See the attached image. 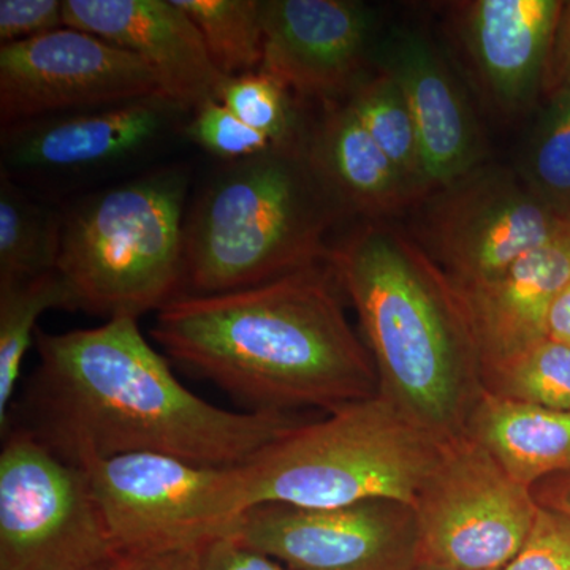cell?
Listing matches in <instances>:
<instances>
[{"label":"cell","mask_w":570,"mask_h":570,"mask_svg":"<svg viewBox=\"0 0 570 570\" xmlns=\"http://www.w3.org/2000/svg\"><path fill=\"white\" fill-rule=\"evenodd\" d=\"M116 560H118V558H116ZM115 561H112V562H115ZM112 562H110V564L100 566V568H96V569H91V570H111Z\"/></svg>","instance_id":"obj_37"},{"label":"cell","mask_w":570,"mask_h":570,"mask_svg":"<svg viewBox=\"0 0 570 570\" xmlns=\"http://www.w3.org/2000/svg\"><path fill=\"white\" fill-rule=\"evenodd\" d=\"M326 264L360 318L379 395L441 442L464 436L485 384L459 287L414 239L382 223L356 228Z\"/></svg>","instance_id":"obj_3"},{"label":"cell","mask_w":570,"mask_h":570,"mask_svg":"<svg viewBox=\"0 0 570 570\" xmlns=\"http://www.w3.org/2000/svg\"><path fill=\"white\" fill-rule=\"evenodd\" d=\"M346 104L422 202L430 197L433 189L417 126L395 80L377 71L355 89Z\"/></svg>","instance_id":"obj_23"},{"label":"cell","mask_w":570,"mask_h":570,"mask_svg":"<svg viewBox=\"0 0 570 570\" xmlns=\"http://www.w3.org/2000/svg\"><path fill=\"white\" fill-rule=\"evenodd\" d=\"M204 36L206 50L225 78L261 69L264 0H174Z\"/></svg>","instance_id":"obj_24"},{"label":"cell","mask_w":570,"mask_h":570,"mask_svg":"<svg viewBox=\"0 0 570 570\" xmlns=\"http://www.w3.org/2000/svg\"><path fill=\"white\" fill-rule=\"evenodd\" d=\"M373 63L406 97L433 193L479 167L482 141L474 112L448 61L425 33L392 29L379 39Z\"/></svg>","instance_id":"obj_16"},{"label":"cell","mask_w":570,"mask_h":570,"mask_svg":"<svg viewBox=\"0 0 570 570\" xmlns=\"http://www.w3.org/2000/svg\"><path fill=\"white\" fill-rule=\"evenodd\" d=\"M219 100L243 122L265 134L277 146L306 140L299 129L292 92L264 70L228 78Z\"/></svg>","instance_id":"obj_27"},{"label":"cell","mask_w":570,"mask_h":570,"mask_svg":"<svg viewBox=\"0 0 570 570\" xmlns=\"http://www.w3.org/2000/svg\"><path fill=\"white\" fill-rule=\"evenodd\" d=\"M62 212L41 204L0 174V281L55 272L61 249Z\"/></svg>","instance_id":"obj_22"},{"label":"cell","mask_w":570,"mask_h":570,"mask_svg":"<svg viewBox=\"0 0 570 570\" xmlns=\"http://www.w3.org/2000/svg\"><path fill=\"white\" fill-rule=\"evenodd\" d=\"M121 554L204 549L230 538L253 508L246 466L216 468L157 453L81 464Z\"/></svg>","instance_id":"obj_7"},{"label":"cell","mask_w":570,"mask_h":570,"mask_svg":"<svg viewBox=\"0 0 570 570\" xmlns=\"http://www.w3.org/2000/svg\"><path fill=\"white\" fill-rule=\"evenodd\" d=\"M487 392L570 414V347L546 340L483 373Z\"/></svg>","instance_id":"obj_26"},{"label":"cell","mask_w":570,"mask_h":570,"mask_svg":"<svg viewBox=\"0 0 570 570\" xmlns=\"http://www.w3.org/2000/svg\"><path fill=\"white\" fill-rule=\"evenodd\" d=\"M502 570H570V517L539 505L523 547Z\"/></svg>","instance_id":"obj_29"},{"label":"cell","mask_w":570,"mask_h":570,"mask_svg":"<svg viewBox=\"0 0 570 570\" xmlns=\"http://www.w3.org/2000/svg\"><path fill=\"white\" fill-rule=\"evenodd\" d=\"M561 89H570V2H564L562 7L543 78L546 96Z\"/></svg>","instance_id":"obj_32"},{"label":"cell","mask_w":570,"mask_h":570,"mask_svg":"<svg viewBox=\"0 0 570 570\" xmlns=\"http://www.w3.org/2000/svg\"><path fill=\"white\" fill-rule=\"evenodd\" d=\"M337 288L333 269L316 265L243 291L181 296L157 313L151 336L249 412L330 414L379 393Z\"/></svg>","instance_id":"obj_2"},{"label":"cell","mask_w":570,"mask_h":570,"mask_svg":"<svg viewBox=\"0 0 570 570\" xmlns=\"http://www.w3.org/2000/svg\"><path fill=\"white\" fill-rule=\"evenodd\" d=\"M531 493L542 508L558 510L570 517V472L542 480L532 487Z\"/></svg>","instance_id":"obj_34"},{"label":"cell","mask_w":570,"mask_h":570,"mask_svg":"<svg viewBox=\"0 0 570 570\" xmlns=\"http://www.w3.org/2000/svg\"><path fill=\"white\" fill-rule=\"evenodd\" d=\"M202 570H287L273 558L243 546L234 538L208 543L202 551Z\"/></svg>","instance_id":"obj_31"},{"label":"cell","mask_w":570,"mask_h":570,"mask_svg":"<svg viewBox=\"0 0 570 570\" xmlns=\"http://www.w3.org/2000/svg\"><path fill=\"white\" fill-rule=\"evenodd\" d=\"M569 228H570V216L568 217Z\"/></svg>","instance_id":"obj_38"},{"label":"cell","mask_w":570,"mask_h":570,"mask_svg":"<svg viewBox=\"0 0 570 570\" xmlns=\"http://www.w3.org/2000/svg\"><path fill=\"white\" fill-rule=\"evenodd\" d=\"M444 444L377 393L294 428L258 453L246 464L250 494L254 505L341 508L382 498L414 505Z\"/></svg>","instance_id":"obj_6"},{"label":"cell","mask_w":570,"mask_h":570,"mask_svg":"<svg viewBox=\"0 0 570 570\" xmlns=\"http://www.w3.org/2000/svg\"><path fill=\"white\" fill-rule=\"evenodd\" d=\"M77 311L58 269L26 279L0 281V430L10 425L11 403L22 362L36 341L37 322L47 311Z\"/></svg>","instance_id":"obj_21"},{"label":"cell","mask_w":570,"mask_h":570,"mask_svg":"<svg viewBox=\"0 0 570 570\" xmlns=\"http://www.w3.org/2000/svg\"><path fill=\"white\" fill-rule=\"evenodd\" d=\"M423 202L422 243L460 291L497 279L570 234L568 219L501 167L479 165Z\"/></svg>","instance_id":"obj_10"},{"label":"cell","mask_w":570,"mask_h":570,"mask_svg":"<svg viewBox=\"0 0 570 570\" xmlns=\"http://www.w3.org/2000/svg\"><path fill=\"white\" fill-rule=\"evenodd\" d=\"M341 213L307 138L225 164L187 209L181 296L243 291L328 262L325 238Z\"/></svg>","instance_id":"obj_4"},{"label":"cell","mask_w":570,"mask_h":570,"mask_svg":"<svg viewBox=\"0 0 570 570\" xmlns=\"http://www.w3.org/2000/svg\"><path fill=\"white\" fill-rule=\"evenodd\" d=\"M204 549L121 554L118 560L112 562L111 570H202V551Z\"/></svg>","instance_id":"obj_33"},{"label":"cell","mask_w":570,"mask_h":570,"mask_svg":"<svg viewBox=\"0 0 570 570\" xmlns=\"http://www.w3.org/2000/svg\"><path fill=\"white\" fill-rule=\"evenodd\" d=\"M189 176L160 168L63 209L56 269L77 311L138 318L183 295Z\"/></svg>","instance_id":"obj_5"},{"label":"cell","mask_w":570,"mask_h":570,"mask_svg":"<svg viewBox=\"0 0 570 570\" xmlns=\"http://www.w3.org/2000/svg\"><path fill=\"white\" fill-rule=\"evenodd\" d=\"M570 283V234L524 255L490 283L459 291L466 303L483 373L549 340V317Z\"/></svg>","instance_id":"obj_18"},{"label":"cell","mask_w":570,"mask_h":570,"mask_svg":"<svg viewBox=\"0 0 570 570\" xmlns=\"http://www.w3.org/2000/svg\"><path fill=\"white\" fill-rule=\"evenodd\" d=\"M524 489L570 472V414L483 393L464 431Z\"/></svg>","instance_id":"obj_20"},{"label":"cell","mask_w":570,"mask_h":570,"mask_svg":"<svg viewBox=\"0 0 570 570\" xmlns=\"http://www.w3.org/2000/svg\"><path fill=\"white\" fill-rule=\"evenodd\" d=\"M376 9L354 0H265L264 61L292 94L346 104L374 66Z\"/></svg>","instance_id":"obj_13"},{"label":"cell","mask_w":570,"mask_h":570,"mask_svg":"<svg viewBox=\"0 0 570 570\" xmlns=\"http://www.w3.org/2000/svg\"><path fill=\"white\" fill-rule=\"evenodd\" d=\"M165 96L66 112L2 129V171L77 175L132 159L186 116Z\"/></svg>","instance_id":"obj_14"},{"label":"cell","mask_w":570,"mask_h":570,"mask_svg":"<svg viewBox=\"0 0 570 570\" xmlns=\"http://www.w3.org/2000/svg\"><path fill=\"white\" fill-rule=\"evenodd\" d=\"M63 21L130 52L187 115L219 100L225 78L204 36L174 0H63Z\"/></svg>","instance_id":"obj_15"},{"label":"cell","mask_w":570,"mask_h":570,"mask_svg":"<svg viewBox=\"0 0 570 570\" xmlns=\"http://www.w3.org/2000/svg\"><path fill=\"white\" fill-rule=\"evenodd\" d=\"M307 151L344 212L381 219L422 204L347 104L326 107Z\"/></svg>","instance_id":"obj_19"},{"label":"cell","mask_w":570,"mask_h":570,"mask_svg":"<svg viewBox=\"0 0 570 570\" xmlns=\"http://www.w3.org/2000/svg\"><path fill=\"white\" fill-rule=\"evenodd\" d=\"M414 570H455L444 568V566L433 564V562L420 561L417 566H415Z\"/></svg>","instance_id":"obj_36"},{"label":"cell","mask_w":570,"mask_h":570,"mask_svg":"<svg viewBox=\"0 0 570 570\" xmlns=\"http://www.w3.org/2000/svg\"><path fill=\"white\" fill-rule=\"evenodd\" d=\"M519 176L540 202L570 216V89L551 92L540 110Z\"/></svg>","instance_id":"obj_25"},{"label":"cell","mask_w":570,"mask_h":570,"mask_svg":"<svg viewBox=\"0 0 570 570\" xmlns=\"http://www.w3.org/2000/svg\"><path fill=\"white\" fill-rule=\"evenodd\" d=\"M187 137L206 153L235 164L281 148L265 134L243 122L220 100H209L193 112L186 126Z\"/></svg>","instance_id":"obj_28"},{"label":"cell","mask_w":570,"mask_h":570,"mask_svg":"<svg viewBox=\"0 0 570 570\" xmlns=\"http://www.w3.org/2000/svg\"><path fill=\"white\" fill-rule=\"evenodd\" d=\"M422 561L455 570H502L538 515L530 489L471 438L445 442L414 502Z\"/></svg>","instance_id":"obj_9"},{"label":"cell","mask_w":570,"mask_h":570,"mask_svg":"<svg viewBox=\"0 0 570 570\" xmlns=\"http://www.w3.org/2000/svg\"><path fill=\"white\" fill-rule=\"evenodd\" d=\"M165 96L156 75L110 41L66 28L0 47V122Z\"/></svg>","instance_id":"obj_12"},{"label":"cell","mask_w":570,"mask_h":570,"mask_svg":"<svg viewBox=\"0 0 570 570\" xmlns=\"http://www.w3.org/2000/svg\"><path fill=\"white\" fill-rule=\"evenodd\" d=\"M116 558L88 471L10 426L0 452V570H91Z\"/></svg>","instance_id":"obj_8"},{"label":"cell","mask_w":570,"mask_h":570,"mask_svg":"<svg viewBox=\"0 0 570 570\" xmlns=\"http://www.w3.org/2000/svg\"><path fill=\"white\" fill-rule=\"evenodd\" d=\"M564 2L472 0L456 3V31L490 102L504 115L530 110L543 92Z\"/></svg>","instance_id":"obj_17"},{"label":"cell","mask_w":570,"mask_h":570,"mask_svg":"<svg viewBox=\"0 0 570 570\" xmlns=\"http://www.w3.org/2000/svg\"><path fill=\"white\" fill-rule=\"evenodd\" d=\"M39 365L24 389L20 425L75 464L157 453L246 466L305 420L232 412L184 387L142 336L138 318L96 328L36 333Z\"/></svg>","instance_id":"obj_1"},{"label":"cell","mask_w":570,"mask_h":570,"mask_svg":"<svg viewBox=\"0 0 570 570\" xmlns=\"http://www.w3.org/2000/svg\"><path fill=\"white\" fill-rule=\"evenodd\" d=\"M66 28L62 0H2L0 40L2 45L36 39Z\"/></svg>","instance_id":"obj_30"},{"label":"cell","mask_w":570,"mask_h":570,"mask_svg":"<svg viewBox=\"0 0 570 570\" xmlns=\"http://www.w3.org/2000/svg\"><path fill=\"white\" fill-rule=\"evenodd\" d=\"M230 538L292 570H414L422 561L417 513L397 499L341 508L262 502Z\"/></svg>","instance_id":"obj_11"},{"label":"cell","mask_w":570,"mask_h":570,"mask_svg":"<svg viewBox=\"0 0 570 570\" xmlns=\"http://www.w3.org/2000/svg\"><path fill=\"white\" fill-rule=\"evenodd\" d=\"M549 337L570 347V283L558 296L549 317Z\"/></svg>","instance_id":"obj_35"}]
</instances>
